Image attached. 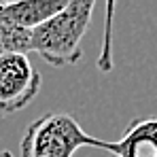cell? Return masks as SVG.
Segmentation results:
<instances>
[{"instance_id":"1","label":"cell","mask_w":157,"mask_h":157,"mask_svg":"<svg viewBox=\"0 0 157 157\" xmlns=\"http://www.w3.org/2000/svg\"><path fill=\"white\" fill-rule=\"evenodd\" d=\"M96 2L70 0L55 17L32 30V51H36L49 66L66 68L81 59V40L91 24Z\"/></svg>"},{"instance_id":"2","label":"cell","mask_w":157,"mask_h":157,"mask_svg":"<svg viewBox=\"0 0 157 157\" xmlns=\"http://www.w3.org/2000/svg\"><path fill=\"white\" fill-rule=\"evenodd\" d=\"M102 138L91 136L70 113H45L26 128L19 157H75L78 149H100Z\"/></svg>"},{"instance_id":"3","label":"cell","mask_w":157,"mask_h":157,"mask_svg":"<svg viewBox=\"0 0 157 157\" xmlns=\"http://www.w3.org/2000/svg\"><path fill=\"white\" fill-rule=\"evenodd\" d=\"M40 91V72L24 53L0 57V110L17 113L26 108Z\"/></svg>"},{"instance_id":"4","label":"cell","mask_w":157,"mask_h":157,"mask_svg":"<svg viewBox=\"0 0 157 157\" xmlns=\"http://www.w3.org/2000/svg\"><path fill=\"white\" fill-rule=\"evenodd\" d=\"M102 151L115 157H157V115L132 119L117 140H104Z\"/></svg>"},{"instance_id":"5","label":"cell","mask_w":157,"mask_h":157,"mask_svg":"<svg viewBox=\"0 0 157 157\" xmlns=\"http://www.w3.org/2000/svg\"><path fill=\"white\" fill-rule=\"evenodd\" d=\"M68 0H19V2H0V17L9 24L24 30H34L47 19L55 17Z\"/></svg>"},{"instance_id":"6","label":"cell","mask_w":157,"mask_h":157,"mask_svg":"<svg viewBox=\"0 0 157 157\" xmlns=\"http://www.w3.org/2000/svg\"><path fill=\"white\" fill-rule=\"evenodd\" d=\"M32 51V32L17 28L0 17V57L9 53H24Z\"/></svg>"}]
</instances>
